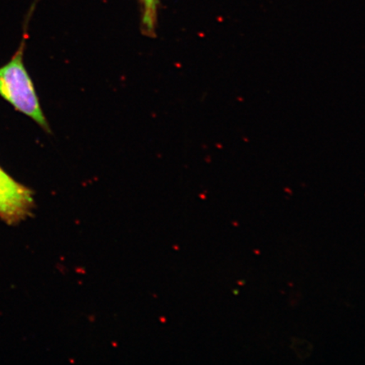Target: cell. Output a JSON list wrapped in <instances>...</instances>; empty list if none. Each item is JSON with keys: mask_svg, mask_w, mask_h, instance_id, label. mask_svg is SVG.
<instances>
[{"mask_svg": "<svg viewBox=\"0 0 365 365\" xmlns=\"http://www.w3.org/2000/svg\"><path fill=\"white\" fill-rule=\"evenodd\" d=\"M34 207L33 191L0 168V217L15 225L29 217Z\"/></svg>", "mask_w": 365, "mask_h": 365, "instance_id": "7a4b0ae2", "label": "cell"}, {"mask_svg": "<svg viewBox=\"0 0 365 365\" xmlns=\"http://www.w3.org/2000/svg\"><path fill=\"white\" fill-rule=\"evenodd\" d=\"M23 51L24 42L11 61L0 68V95L16 110L26 114L44 130L50 132L33 81L23 63Z\"/></svg>", "mask_w": 365, "mask_h": 365, "instance_id": "6da1fadb", "label": "cell"}, {"mask_svg": "<svg viewBox=\"0 0 365 365\" xmlns=\"http://www.w3.org/2000/svg\"><path fill=\"white\" fill-rule=\"evenodd\" d=\"M143 4V27L145 34L154 36L156 31L158 0H140Z\"/></svg>", "mask_w": 365, "mask_h": 365, "instance_id": "3957f363", "label": "cell"}]
</instances>
